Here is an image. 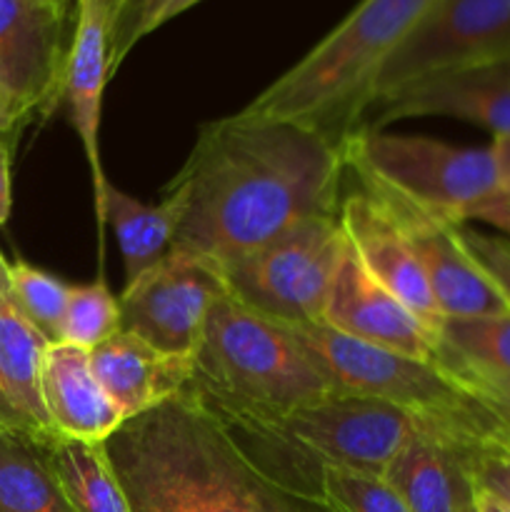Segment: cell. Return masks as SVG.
I'll return each instance as SVG.
<instances>
[{"instance_id": "obj_11", "label": "cell", "mask_w": 510, "mask_h": 512, "mask_svg": "<svg viewBox=\"0 0 510 512\" xmlns=\"http://www.w3.org/2000/svg\"><path fill=\"white\" fill-rule=\"evenodd\" d=\"M70 5L55 0H0V85L25 118L60 103L70 45Z\"/></svg>"}, {"instance_id": "obj_20", "label": "cell", "mask_w": 510, "mask_h": 512, "mask_svg": "<svg viewBox=\"0 0 510 512\" xmlns=\"http://www.w3.org/2000/svg\"><path fill=\"white\" fill-rule=\"evenodd\" d=\"M55 435L0 430V512H75L53 463Z\"/></svg>"}, {"instance_id": "obj_25", "label": "cell", "mask_w": 510, "mask_h": 512, "mask_svg": "<svg viewBox=\"0 0 510 512\" xmlns=\"http://www.w3.org/2000/svg\"><path fill=\"white\" fill-rule=\"evenodd\" d=\"M120 330V298L110 293L103 273L85 285H70L63 343L93 350Z\"/></svg>"}, {"instance_id": "obj_13", "label": "cell", "mask_w": 510, "mask_h": 512, "mask_svg": "<svg viewBox=\"0 0 510 512\" xmlns=\"http://www.w3.org/2000/svg\"><path fill=\"white\" fill-rule=\"evenodd\" d=\"M455 118L510 135V58L468 65L418 80L378 100L363 115V128L383 130L405 118Z\"/></svg>"}, {"instance_id": "obj_21", "label": "cell", "mask_w": 510, "mask_h": 512, "mask_svg": "<svg viewBox=\"0 0 510 512\" xmlns=\"http://www.w3.org/2000/svg\"><path fill=\"white\" fill-rule=\"evenodd\" d=\"M48 345V340L15 303L8 278V260L0 253V380L20 415L35 430L53 435L40 393V373H43Z\"/></svg>"}, {"instance_id": "obj_37", "label": "cell", "mask_w": 510, "mask_h": 512, "mask_svg": "<svg viewBox=\"0 0 510 512\" xmlns=\"http://www.w3.org/2000/svg\"><path fill=\"white\" fill-rule=\"evenodd\" d=\"M128 3H130V0H100V5H103L105 15H108L110 28H113L115 20H118L120 15H123V10L128 8Z\"/></svg>"}, {"instance_id": "obj_5", "label": "cell", "mask_w": 510, "mask_h": 512, "mask_svg": "<svg viewBox=\"0 0 510 512\" xmlns=\"http://www.w3.org/2000/svg\"><path fill=\"white\" fill-rule=\"evenodd\" d=\"M340 148L345 170L358 183L395 195L445 223H465L470 210L503 185L490 145L465 148L360 125Z\"/></svg>"}, {"instance_id": "obj_33", "label": "cell", "mask_w": 510, "mask_h": 512, "mask_svg": "<svg viewBox=\"0 0 510 512\" xmlns=\"http://www.w3.org/2000/svg\"><path fill=\"white\" fill-rule=\"evenodd\" d=\"M25 113L23 110L15 105V100L10 98L8 93H5V88L0 85V138H5V135L13 133L18 125L25 123Z\"/></svg>"}, {"instance_id": "obj_17", "label": "cell", "mask_w": 510, "mask_h": 512, "mask_svg": "<svg viewBox=\"0 0 510 512\" xmlns=\"http://www.w3.org/2000/svg\"><path fill=\"white\" fill-rule=\"evenodd\" d=\"M45 415L58 440L105 443L125 423L95 378L90 350L68 343L48 345L40 373Z\"/></svg>"}, {"instance_id": "obj_19", "label": "cell", "mask_w": 510, "mask_h": 512, "mask_svg": "<svg viewBox=\"0 0 510 512\" xmlns=\"http://www.w3.org/2000/svg\"><path fill=\"white\" fill-rule=\"evenodd\" d=\"M180 213H183V203L173 190H165V198L160 203L148 205L108 183L103 203L95 213L100 258H103V228L108 223L123 255L125 285L135 283L140 275L153 270L173 253Z\"/></svg>"}, {"instance_id": "obj_6", "label": "cell", "mask_w": 510, "mask_h": 512, "mask_svg": "<svg viewBox=\"0 0 510 512\" xmlns=\"http://www.w3.org/2000/svg\"><path fill=\"white\" fill-rule=\"evenodd\" d=\"M348 238L338 215H318L263 248L220 268L225 293L253 313L285 325L323 323Z\"/></svg>"}, {"instance_id": "obj_3", "label": "cell", "mask_w": 510, "mask_h": 512, "mask_svg": "<svg viewBox=\"0 0 510 512\" xmlns=\"http://www.w3.org/2000/svg\"><path fill=\"white\" fill-rule=\"evenodd\" d=\"M338 393L285 325L228 293L205 320L185 395L225 428H273L290 413Z\"/></svg>"}, {"instance_id": "obj_41", "label": "cell", "mask_w": 510, "mask_h": 512, "mask_svg": "<svg viewBox=\"0 0 510 512\" xmlns=\"http://www.w3.org/2000/svg\"><path fill=\"white\" fill-rule=\"evenodd\" d=\"M328 512H333V510H328Z\"/></svg>"}, {"instance_id": "obj_30", "label": "cell", "mask_w": 510, "mask_h": 512, "mask_svg": "<svg viewBox=\"0 0 510 512\" xmlns=\"http://www.w3.org/2000/svg\"><path fill=\"white\" fill-rule=\"evenodd\" d=\"M443 368V365H440ZM458 388L483 410L485 418L495 425L503 435L510 438V380L490 378V375L473 373L463 368H443Z\"/></svg>"}, {"instance_id": "obj_27", "label": "cell", "mask_w": 510, "mask_h": 512, "mask_svg": "<svg viewBox=\"0 0 510 512\" xmlns=\"http://www.w3.org/2000/svg\"><path fill=\"white\" fill-rule=\"evenodd\" d=\"M468 470L473 488L493 495L510 508V438L488 418L468 443Z\"/></svg>"}, {"instance_id": "obj_32", "label": "cell", "mask_w": 510, "mask_h": 512, "mask_svg": "<svg viewBox=\"0 0 510 512\" xmlns=\"http://www.w3.org/2000/svg\"><path fill=\"white\" fill-rule=\"evenodd\" d=\"M13 190H10V148L5 138H0V228L10 218Z\"/></svg>"}, {"instance_id": "obj_7", "label": "cell", "mask_w": 510, "mask_h": 512, "mask_svg": "<svg viewBox=\"0 0 510 512\" xmlns=\"http://www.w3.org/2000/svg\"><path fill=\"white\" fill-rule=\"evenodd\" d=\"M288 330L338 393L383 400L420 418H448L468 410L470 398L440 365L363 343L325 323Z\"/></svg>"}, {"instance_id": "obj_2", "label": "cell", "mask_w": 510, "mask_h": 512, "mask_svg": "<svg viewBox=\"0 0 510 512\" xmlns=\"http://www.w3.org/2000/svg\"><path fill=\"white\" fill-rule=\"evenodd\" d=\"M103 445L133 512L330 510L265 478L185 393L125 420Z\"/></svg>"}, {"instance_id": "obj_28", "label": "cell", "mask_w": 510, "mask_h": 512, "mask_svg": "<svg viewBox=\"0 0 510 512\" xmlns=\"http://www.w3.org/2000/svg\"><path fill=\"white\" fill-rule=\"evenodd\" d=\"M198 3H203V0H140L110 30V75L118 73L123 60L128 58V53L140 40L148 38L150 33H155L165 23L183 15L185 10L195 8Z\"/></svg>"}, {"instance_id": "obj_10", "label": "cell", "mask_w": 510, "mask_h": 512, "mask_svg": "<svg viewBox=\"0 0 510 512\" xmlns=\"http://www.w3.org/2000/svg\"><path fill=\"white\" fill-rule=\"evenodd\" d=\"M225 293L220 273L183 253L168 258L120 293V330L155 350L195 358L205 320Z\"/></svg>"}, {"instance_id": "obj_29", "label": "cell", "mask_w": 510, "mask_h": 512, "mask_svg": "<svg viewBox=\"0 0 510 512\" xmlns=\"http://www.w3.org/2000/svg\"><path fill=\"white\" fill-rule=\"evenodd\" d=\"M455 233L465 253L483 270L485 278L498 290L510 310V238L483 233V230L468 228L465 223L455 225Z\"/></svg>"}, {"instance_id": "obj_16", "label": "cell", "mask_w": 510, "mask_h": 512, "mask_svg": "<svg viewBox=\"0 0 510 512\" xmlns=\"http://www.w3.org/2000/svg\"><path fill=\"white\" fill-rule=\"evenodd\" d=\"M110 75V23L100 0H73V28H70L68 58H65L60 105L78 133L93 175V205L98 213L103 203L105 180L100 160V113L103 93Z\"/></svg>"}, {"instance_id": "obj_31", "label": "cell", "mask_w": 510, "mask_h": 512, "mask_svg": "<svg viewBox=\"0 0 510 512\" xmlns=\"http://www.w3.org/2000/svg\"><path fill=\"white\" fill-rule=\"evenodd\" d=\"M468 220H478V223L490 225V228H495L498 233L508 235L510 238V188L508 185H500L490 198H485L483 203L475 205V208L470 210ZM468 220H465V223H468Z\"/></svg>"}, {"instance_id": "obj_24", "label": "cell", "mask_w": 510, "mask_h": 512, "mask_svg": "<svg viewBox=\"0 0 510 512\" xmlns=\"http://www.w3.org/2000/svg\"><path fill=\"white\" fill-rule=\"evenodd\" d=\"M8 278L15 303L20 305L25 318L50 345L63 343V320L68 310L70 285L25 260H15V263L8 260Z\"/></svg>"}, {"instance_id": "obj_12", "label": "cell", "mask_w": 510, "mask_h": 512, "mask_svg": "<svg viewBox=\"0 0 510 512\" xmlns=\"http://www.w3.org/2000/svg\"><path fill=\"white\" fill-rule=\"evenodd\" d=\"M358 185L368 190L388 210L390 218L400 225L420 268H423L443 320L490 318V315L510 313L498 290L490 285L483 270L463 250L458 233H455V223H445V220L423 213L378 188L363 183Z\"/></svg>"}, {"instance_id": "obj_4", "label": "cell", "mask_w": 510, "mask_h": 512, "mask_svg": "<svg viewBox=\"0 0 510 512\" xmlns=\"http://www.w3.org/2000/svg\"><path fill=\"white\" fill-rule=\"evenodd\" d=\"M435 3L360 0L310 53L238 113L308 125L343 143L363 123L380 70Z\"/></svg>"}, {"instance_id": "obj_15", "label": "cell", "mask_w": 510, "mask_h": 512, "mask_svg": "<svg viewBox=\"0 0 510 512\" xmlns=\"http://www.w3.org/2000/svg\"><path fill=\"white\" fill-rule=\"evenodd\" d=\"M323 323L363 343L438 365V335L365 273L350 245Z\"/></svg>"}, {"instance_id": "obj_8", "label": "cell", "mask_w": 510, "mask_h": 512, "mask_svg": "<svg viewBox=\"0 0 510 512\" xmlns=\"http://www.w3.org/2000/svg\"><path fill=\"white\" fill-rule=\"evenodd\" d=\"M428 418L383 400L335 393L290 413L270 430L315 468L385 475Z\"/></svg>"}, {"instance_id": "obj_26", "label": "cell", "mask_w": 510, "mask_h": 512, "mask_svg": "<svg viewBox=\"0 0 510 512\" xmlns=\"http://www.w3.org/2000/svg\"><path fill=\"white\" fill-rule=\"evenodd\" d=\"M323 503L333 512H410L383 475L323 468Z\"/></svg>"}, {"instance_id": "obj_35", "label": "cell", "mask_w": 510, "mask_h": 512, "mask_svg": "<svg viewBox=\"0 0 510 512\" xmlns=\"http://www.w3.org/2000/svg\"><path fill=\"white\" fill-rule=\"evenodd\" d=\"M490 150H493L495 168H498L500 183L510 188V135H503V138H493L490 143Z\"/></svg>"}, {"instance_id": "obj_23", "label": "cell", "mask_w": 510, "mask_h": 512, "mask_svg": "<svg viewBox=\"0 0 510 512\" xmlns=\"http://www.w3.org/2000/svg\"><path fill=\"white\" fill-rule=\"evenodd\" d=\"M438 365L510 380V313L443 320L438 330Z\"/></svg>"}, {"instance_id": "obj_39", "label": "cell", "mask_w": 510, "mask_h": 512, "mask_svg": "<svg viewBox=\"0 0 510 512\" xmlns=\"http://www.w3.org/2000/svg\"><path fill=\"white\" fill-rule=\"evenodd\" d=\"M55 3H65V5H73V0H55Z\"/></svg>"}, {"instance_id": "obj_1", "label": "cell", "mask_w": 510, "mask_h": 512, "mask_svg": "<svg viewBox=\"0 0 510 512\" xmlns=\"http://www.w3.org/2000/svg\"><path fill=\"white\" fill-rule=\"evenodd\" d=\"M343 148L320 130L235 113L200 128L183 170L175 253L220 270L318 215H338Z\"/></svg>"}, {"instance_id": "obj_14", "label": "cell", "mask_w": 510, "mask_h": 512, "mask_svg": "<svg viewBox=\"0 0 510 512\" xmlns=\"http://www.w3.org/2000/svg\"><path fill=\"white\" fill-rule=\"evenodd\" d=\"M338 218L350 253L365 273L438 335L443 315L408 238L388 210L355 183L340 195Z\"/></svg>"}, {"instance_id": "obj_9", "label": "cell", "mask_w": 510, "mask_h": 512, "mask_svg": "<svg viewBox=\"0 0 510 512\" xmlns=\"http://www.w3.org/2000/svg\"><path fill=\"white\" fill-rule=\"evenodd\" d=\"M505 58L510 0H438L380 70L370 105L430 75Z\"/></svg>"}, {"instance_id": "obj_22", "label": "cell", "mask_w": 510, "mask_h": 512, "mask_svg": "<svg viewBox=\"0 0 510 512\" xmlns=\"http://www.w3.org/2000/svg\"><path fill=\"white\" fill-rule=\"evenodd\" d=\"M53 463L75 512H133L103 443L55 440Z\"/></svg>"}, {"instance_id": "obj_34", "label": "cell", "mask_w": 510, "mask_h": 512, "mask_svg": "<svg viewBox=\"0 0 510 512\" xmlns=\"http://www.w3.org/2000/svg\"><path fill=\"white\" fill-rule=\"evenodd\" d=\"M8 428H30V430H35L33 425H30L28 420L20 415V410L15 408L13 400H10L8 393H5L3 380H0V430H8ZM38 433H40V430H38Z\"/></svg>"}, {"instance_id": "obj_18", "label": "cell", "mask_w": 510, "mask_h": 512, "mask_svg": "<svg viewBox=\"0 0 510 512\" xmlns=\"http://www.w3.org/2000/svg\"><path fill=\"white\" fill-rule=\"evenodd\" d=\"M90 363L123 420L138 418L183 395L193 373V358L160 353L125 330L90 350Z\"/></svg>"}, {"instance_id": "obj_36", "label": "cell", "mask_w": 510, "mask_h": 512, "mask_svg": "<svg viewBox=\"0 0 510 512\" xmlns=\"http://www.w3.org/2000/svg\"><path fill=\"white\" fill-rule=\"evenodd\" d=\"M473 510L475 512H510L508 505H503L498 498H493V495L483 493V490L478 488H475L473 493Z\"/></svg>"}, {"instance_id": "obj_40", "label": "cell", "mask_w": 510, "mask_h": 512, "mask_svg": "<svg viewBox=\"0 0 510 512\" xmlns=\"http://www.w3.org/2000/svg\"><path fill=\"white\" fill-rule=\"evenodd\" d=\"M468 512H475V510H473V508H470V510H468Z\"/></svg>"}, {"instance_id": "obj_38", "label": "cell", "mask_w": 510, "mask_h": 512, "mask_svg": "<svg viewBox=\"0 0 510 512\" xmlns=\"http://www.w3.org/2000/svg\"><path fill=\"white\" fill-rule=\"evenodd\" d=\"M140 3V0H130V3H128V8H125L123 10V15H120V18L118 20H123L125 18V15H128L130 13V10H133L135 8V5H138ZM118 20H115V23H118ZM110 30H113V28H110Z\"/></svg>"}]
</instances>
